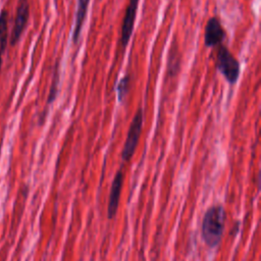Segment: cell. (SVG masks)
<instances>
[{
  "label": "cell",
  "instance_id": "6da1fadb",
  "mask_svg": "<svg viewBox=\"0 0 261 261\" xmlns=\"http://www.w3.org/2000/svg\"><path fill=\"white\" fill-rule=\"evenodd\" d=\"M225 210L220 204L210 206L203 217L201 232L205 244L210 248H215L219 245L224 231Z\"/></svg>",
  "mask_w": 261,
  "mask_h": 261
},
{
  "label": "cell",
  "instance_id": "7a4b0ae2",
  "mask_svg": "<svg viewBox=\"0 0 261 261\" xmlns=\"http://www.w3.org/2000/svg\"><path fill=\"white\" fill-rule=\"evenodd\" d=\"M215 65L229 85H234L238 82L241 73L240 62L229 49L222 44L218 45Z\"/></svg>",
  "mask_w": 261,
  "mask_h": 261
},
{
  "label": "cell",
  "instance_id": "3957f363",
  "mask_svg": "<svg viewBox=\"0 0 261 261\" xmlns=\"http://www.w3.org/2000/svg\"><path fill=\"white\" fill-rule=\"evenodd\" d=\"M143 122H144V111L142 107H139L129 124L126 139L121 151V159L123 162L129 161L136 152V149L138 147V143L141 137L142 128H143Z\"/></svg>",
  "mask_w": 261,
  "mask_h": 261
},
{
  "label": "cell",
  "instance_id": "277c9868",
  "mask_svg": "<svg viewBox=\"0 0 261 261\" xmlns=\"http://www.w3.org/2000/svg\"><path fill=\"white\" fill-rule=\"evenodd\" d=\"M29 18H30V5L28 3V0L19 1L16 8V12H15L12 31H11L10 37L8 38L10 46H15L17 42L20 40V37L28 25Z\"/></svg>",
  "mask_w": 261,
  "mask_h": 261
},
{
  "label": "cell",
  "instance_id": "5b68a950",
  "mask_svg": "<svg viewBox=\"0 0 261 261\" xmlns=\"http://www.w3.org/2000/svg\"><path fill=\"white\" fill-rule=\"evenodd\" d=\"M139 1L140 0H128L127 6L125 8V13L122 18L120 29V46L122 49L126 48L133 35Z\"/></svg>",
  "mask_w": 261,
  "mask_h": 261
},
{
  "label": "cell",
  "instance_id": "8992f818",
  "mask_svg": "<svg viewBox=\"0 0 261 261\" xmlns=\"http://www.w3.org/2000/svg\"><path fill=\"white\" fill-rule=\"evenodd\" d=\"M225 38V31L221 24V21L212 16L208 19L205 32H204V45L208 48L216 47L220 45Z\"/></svg>",
  "mask_w": 261,
  "mask_h": 261
},
{
  "label": "cell",
  "instance_id": "52a82bcc",
  "mask_svg": "<svg viewBox=\"0 0 261 261\" xmlns=\"http://www.w3.org/2000/svg\"><path fill=\"white\" fill-rule=\"evenodd\" d=\"M123 177H124V173L122 171V168H120L115 173L114 178L111 184V189H110V194H109V202H108V206H107V217L109 220L113 219L116 215L118 205H119L122 184H123Z\"/></svg>",
  "mask_w": 261,
  "mask_h": 261
},
{
  "label": "cell",
  "instance_id": "ba28073f",
  "mask_svg": "<svg viewBox=\"0 0 261 261\" xmlns=\"http://www.w3.org/2000/svg\"><path fill=\"white\" fill-rule=\"evenodd\" d=\"M89 2H90V0H77L74 25H73V32H72V42L74 44H76L80 39V35L82 33V28H83L85 18L87 16Z\"/></svg>",
  "mask_w": 261,
  "mask_h": 261
},
{
  "label": "cell",
  "instance_id": "9c48e42d",
  "mask_svg": "<svg viewBox=\"0 0 261 261\" xmlns=\"http://www.w3.org/2000/svg\"><path fill=\"white\" fill-rule=\"evenodd\" d=\"M8 12L2 9L0 12V52L4 53L8 42Z\"/></svg>",
  "mask_w": 261,
  "mask_h": 261
},
{
  "label": "cell",
  "instance_id": "30bf717a",
  "mask_svg": "<svg viewBox=\"0 0 261 261\" xmlns=\"http://www.w3.org/2000/svg\"><path fill=\"white\" fill-rule=\"evenodd\" d=\"M179 65H180V61H179V55H178V48L174 44V45H172V47L170 49V53H169V57H168L167 70H168V73L170 76L176 75V73L178 72V69H179Z\"/></svg>",
  "mask_w": 261,
  "mask_h": 261
},
{
  "label": "cell",
  "instance_id": "8fae6325",
  "mask_svg": "<svg viewBox=\"0 0 261 261\" xmlns=\"http://www.w3.org/2000/svg\"><path fill=\"white\" fill-rule=\"evenodd\" d=\"M130 81L132 76L130 74H125L117 84L116 86V93H117V99L120 103H122L127 96L129 89H130Z\"/></svg>",
  "mask_w": 261,
  "mask_h": 261
},
{
  "label": "cell",
  "instance_id": "7c38bea8",
  "mask_svg": "<svg viewBox=\"0 0 261 261\" xmlns=\"http://www.w3.org/2000/svg\"><path fill=\"white\" fill-rule=\"evenodd\" d=\"M58 81H59V76H58V67L55 68L54 70V76H53V83L51 85L50 91H49V96H48V100H47V104H52L54 102V100L57 97V89H58Z\"/></svg>",
  "mask_w": 261,
  "mask_h": 261
},
{
  "label": "cell",
  "instance_id": "4fadbf2b",
  "mask_svg": "<svg viewBox=\"0 0 261 261\" xmlns=\"http://www.w3.org/2000/svg\"><path fill=\"white\" fill-rule=\"evenodd\" d=\"M2 56H3V53L0 52V73H1V68H2Z\"/></svg>",
  "mask_w": 261,
  "mask_h": 261
},
{
  "label": "cell",
  "instance_id": "5bb4252c",
  "mask_svg": "<svg viewBox=\"0 0 261 261\" xmlns=\"http://www.w3.org/2000/svg\"><path fill=\"white\" fill-rule=\"evenodd\" d=\"M19 1H27V0H19Z\"/></svg>",
  "mask_w": 261,
  "mask_h": 261
}]
</instances>
